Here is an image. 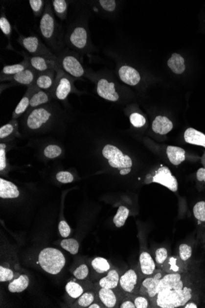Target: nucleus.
Wrapping results in <instances>:
<instances>
[{"label": "nucleus", "instance_id": "f257e3e1", "mask_svg": "<svg viewBox=\"0 0 205 308\" xmlns=\"http://www.w3.org/2000/svg\"><path fill=\"white\" fill-rule=\"evenodd\" d=\"M39 32L45 44L55 55L67 47L64 43V31L55 19L51 2L49 1H46L45 11L40 19Z\"/></svg>", "mask_w": 205, "mask_h": 308}, {"label": "nucleus", "instance_id": "f03ea898", "mask_svg": "<svg viewBox=\"0 0 205 308\" xmlns=\"http://www.w3.org/2000/svg\"><path fill=\"white\" fill-rule=\"evenodd\" d=\"M64 43L67 47L79 54H88L90 41L88 22L83 13L78 14L69 22L64 33Z\"/></svg>", "mask_w": 205, "mask_h": 308}, {"label": "nucleus", "instance_id": "7ed1b4c3", "mask_svg": "<svg viewBox=\"0 0 205 308\" xmlns=\"http://www.w3.org/2000/svg\"><path fill=\"white\" fill-rule=\"evenodd\" d=\"M57 118V111L54 106L47 103L26 113L23 126L31 133L43 132L51 126Z\"/></svg>", "mask_w": 205, "mask_h": 308}, {"label": "nucleus", "instance_id": "20e7f679", "mask_svg": "<svg viewBox=\"0 0 205 308\" xmlns=\"http://www.w3.org/2000/svg\"><path fill=\"white\" fill-rule=\"evenodd\" d=\"M195 300L192 284L185 286L182 289H167L158 293L154 308H183L188 302Z\"/></svg>", "mask_w": 205, "mask_h": 308}, {"label": "nucleus", "instance_id": "39448f33", "mask_svg": "<svg viewBox=\"0 0 205 308\" xmlns=\"http://www.w3.org/2000/svg\"><path fill=\"white\" fill-rule=\"evenodd\" d=\"M60 69L74 78L85 76L87 71L83 64V55L65 47L56 55Z\"/></svg>", "mask_w": 205, "mask_h": 308}, {"label": "nucleus", "instance_id": "423d86ee", "mask_svg": "<svg viewBox=\"0 0 205 308\" xmlns=\"http://www.w3.org/2000/svg\"><path fill=\"white\" fill-rule=\"evenodd\" d=\"M38 261L43 270L52 275L59 274L66 263L62 252L51 247L45 248L40 252Z\"/></svg>", "mask_w": 205, "mask_h": 308}, {"label": "nucleus", "instance_id": "0eeeda50", "mask_svg": "<svg viewBox=\"0 0 205 308\" xmlns=\"http://www.w3.org/2000/svg\"><path fill=\"white\" fill-rule=\"evenodd\" d=\"M102 155L108 160L111 167L119 170L120 175H127L131 172L133 166L132 158L124 155L116 146L107 144L103 148Z\"/></svg>", "mask_w": 205, "mask_h": 308}, {"label": "nucleus", "instance_id": "6e6552de", "mask_svg": "<svg viewBox=\"0 0 205 308\" xmlns=\"http://www.w3.org/2000/svg\"><path fill=\"white\" fill-rule=\"evenodd\" d=\"M76 79L62 69L58 70L54 86L49 91L53 99L65 101L70 94L78 93L74 86Z\"/></svg>", "mask_w": 205, "mask_h": 308}, {"label": "nucleus", "instance_id": "1a4fd4ad", "mask_svg": "<svg viewBox=\"0 0 205 308\" xmlns=\"http://www.w3.org/2000/svg\"><path fill=\"white\" fill-rule=\"evenodd\" d=\"M18 42L31 56L45 57L57 59L56 55L37 36L25 37L20 35Z\"/></svg>", "mask_w": 205, "mask_h": 308}, {"label": "nucleus", "instance_id": "9d476101", "mask_svg": "<svg viewBox=\"0 0 205 308\" xmlns=\"http://www.w3.org/2000/svg\"><path fill=\"white\" fill-rule=\"evenodd\" d=\"M166 273L160 269L157 268L153 275L144 278L141 281L137 294L146 296L150 300L151 308H154L157 295L158 294V286L161 279Z\"/></svg>", "mask_w": 205, "mask_h": 308}, {"label": "nucleus", "instance_id": "9b49d317", "mask_svg": "<svg viewBox=\"0 0 205 308\" xmlns=\"http://www.w3.org/2000/svg\"><path fill=\"white\" fill-rule=\"evenodd\" d=\"M144 183L146 184L156 183L167 188L173 192H177L178 189V183L177 178L173 175L170 170L166 166H161L154 172V175L149 174L146 177Z\"/></svg>", "mask_w": 205, "mask_h": 308}, {"label": "nucleus", "instance_id": "f8f14e48", "mask_svg": "<svg viewBox=\"0 0 205 308\" xmlns=\"http://www.w3.org/2000/svg\"><path fill=\"white\" fill-rule=\"evenodd\" d=\"M190 284L187 273L165 274L159 283L158 293L163 290L182 289Z\"/></svg>", "mask_w": 205, "mask_h": 308}, {"label": "nucleus", "instance_id": "ddd939ff", "mask_svg": "<svg viewBox=\"0 0 205 308\" xmlns=\"http://www.w3.org/2000/svg\"><path fill=\"white\" fill-rule=\"evenodd\" d=\"M24 59L28 62L29 66L38 73L55 70L60 69L57 59L49 58V57L40 56H31L25 52L23 53Z\"/></svg>", "mask_w": 205, "mask_h": 308}, {"label": "nucleus", "instance_id": "4468645a", "mask_svg": "<svg viewBox=\"0 0 205 308\" xmlns=\"http://www.w3.org/2000/svg\"><path fill=\"white\" fill-rule=\"evenodd\" d=\"M141 283L138 273L130 269L120 276L119 286L123 292L128 294H137Z\"/></svg>", "mask_w": 205, "mask_h": 308}, {"label": "nucleus", "instance_id": "2eb2a0df", "mask_svg": "<svg viewBox=\"0 0 205 308\" xmlns=\"http://www.w3.org/2000/svg\"><path fill=\"white\" fill-rule=\"evenodd\" d=\"M38 72L31 67L20 72L15 75L8 77H0V81L9 82L12 85L26 86L27 87L33 85L38 74Z\"/></svg>", "mask_w": 205, "mask_h": 308}, {"label": "nucleus", "instance_id": "dca6fc26", "mask_svg": "<svg viewBox=\"0 0 205 308\" xmlns=\"http://www.w3.org/2000/svg\"><path fill=\"white\" fill-rule=\"evenodd\" d=\"M96 92L100 97L111 102H117L120 98L115 84L105 78H101L96 81Z\"/></svg>", "mask_w": 205, "mask_h": 308}, {"label": "nucleus", "instance_id": "f3484780", "mask_svg": "<svg viewBox=\"0 0 205 308\" xmlns=\"http://www.w3.org/2000/svg\"><path fill=\"white\" fill-rule=\"evenodd\" d=\"M19 122L17 119H11L8 123L3 125L0 128V141L1 143L11 142L16 138L20 137Z\"/></svg>", "mask_w": 205, "mask_h": 308}, {"label": "nucleus", "instance_id": "a211bd4d", "mask_svg": "<svg viewBox=\"0 0 205 308\" xmlns=\"http://www.w3.org/2000/svg\"><path fill=\"white\" fill-rule=\"evenodd\" d=\"M159 269L166 274L187 273V266L178 256H170Z\"/></svg>", "mask_w": 205, "mask_h": 308}, {"label": "nucleus", "instance_id": "6ab92c4d", "mask_svg": "<svg viewBox=\"0 0 205 308\" xmlns=\"http://www.w3.org/2000/svg\"><path fill=\"white\" fill-rule=\"evenodd\" d=\"M56 75L57 71L55 70L39 73L33 85L39 90L50 91L54 86Z\"/></svg>", "mask_w": 205, "mask_h": 308}, {"label": "nucleus", "instance_id": "aec40b11", "mask_svg": "<svg viewBox=\"0 0 205 308\" xmlns=\"http://www.w3.org/2000/svg\"><path fill=\"white\" fill-rule=\"evenodd\" d=\"M118 74L120 80L127 85L137 86L141 81L140 74L134 67L122 66L118 71Z\"/></svg>", "mask_w": 205, "mask_h": 308}, {"label": "nucleus", "instance_id": "412c9836", "mask_svg": "<svg viewBox=\"0 0 205 308\" xmlns=\"http://www.w3.org/2000/svg\"><path fill=\"white\" fill-rule=\"evenodd\" d=\"M139 263L141 273L145 278L153 275L157 270L156 261L148 251L142 252L139 255Z\"/></svg>", "mask_w": 205, "mask_h": 308}, {"label": "nucleus", "instance_id": "4be33fe9", "mask_svg": "<svg viewBox=\"0 0 205 308\" xmlns=\"http://www.w3.org/2000/svg\"><path fill=\"white\" fill-rule=\"evenodd\" d=\"M37 89L33 85L28 87L25 95H23L20 102L18 103L15 110H14L13 115H12V119H18L22 115L25 114L30 107L31 98L35 91L37 90Z\"/></svg>", "mask_w": 205, "mask_h": 308}, {"label": "nucleus", "instance_id": "5701e85b", "mask_svg": "<svg viewBox=\"0 0 205 308\" xmlns=\"http://www.w3.org/2000/svg\"><path fill=\"white\" fill-rule=\"evenodd\" d=\"M52 100L53 98L49 91L37 89V90L35 91L31 98L30 107L26 113L30 112V111L40 107L41 106L46 105L47 103H50Z\"/></svg>", "mask_w": 205, "mask_h": 308}, {"label": "nucleus", "instance_id": "b1692460", "mask_svg": "<svg viewBox=\"0 0 205 308\" xmlns=\"http://www.w3.org/2000/svg\"><path fill=\"white\" fill-rule=\"evenodd\" d=\"M20 196L18 187L13 183L0 179V198L1 199H16Z\"/></svg>", "mask_w": 205, "mask_h": 308}, {"label": "nucleus", "instance_id": "393cba45", "mask_svg": "<svg viewBox=\"0 0 205 308\" xmlns=\"http://www.w3.org/2000/svg\"><path fill=\"white\" fill-rule=\"evenodd\" d=\"M98 298L105 308H113L117 305V297L114 289L100 288L98 292Z\"/></svg>", "mask_w": 205, "mask_h": 308}, {"label": "nucleus", "instance_id": "a878e982", "mask_svg": "<svg viewBox=\"0 0 205 308\" xmlns=\"http://www.w3.org/2000/svg\"><path fill=\"white\" fill-rule=\"evenodd\" d=\"M120 276L116 269H110L107 275L99 281L98 285L100 288L115 289L119 285Z\"/></svg>", "mask_w": 205, "mask_h": 308}, {"label": "nucleus", "instance_id": "bb28decb", "mask_svg": "<svg viewBox=\"0 0 205 308\" xmlns=\"http://www.w3.org/2000/svg\"><path fill=\"white\" fill-rule=\"evenodd\" d=\"M152 127L156 133L165 135L172 131L173 125L172 122L168 118L158 116L154 119Z\"/></svg>", "mask_w": 205, "mask_h": 308}, {"label": "nucleus", "instance_id": "cd10ccee", "mask_svg": "<svg viewBox=\"0 0 205 308\" xmlns=\"http://www.w3.org/2000/svg\"><path fill=\"white\" fill-rule=\"evenodd\" d=\"M184 140L187 143L205 148V134L196 129L189 128L185 130Z\"/></svg>", "mask_w": 205, "mask_h": 308}, {"label": "nucleus", "instance_id": "c85d7f7f", "mask_svg": "<svg viewBox=\"0 0 205 308\" xmlns=\"http://www.w3.org/2000/svg\"><path fill=\"white\" fill-rule=\"evenodd\" d=\"M166 155L172 165L178 166L185 160V151L178 146H168L166 148Z\"/></svg>", "mask_w": 205, "mask_h": 308}, {"label": "nucleus", "instance_id": "c756f323", "mask_svg": "<svg viewBox=\"0 0 205 308\" xmlns=\"http://www.w3.org/2000/svg\"><path fill=\"white\" fill-rule=\"evenodd\" d=\"M30 284V280L26 274H20L14 279L8 285V290L11 293H21L25 290Z\"/></svg>", "mask_w": 205, "mask_h": 308}, {"label": "nucleus", "instance_id": "7c9ffc66", "mask_svg": "<svg viewBox=\"0 0 205 308\" xmlns=\"http://www.w3.org/2000/svg\"><path fill=\"white\" fill-rule=\"evenodd\" d=\"M69 3L70 2L67 0H52L51 1L53 11L60 21H65L67 19Z\"/></svg>", "mask_w": 205, "mask_h": 308}, {"label": "nucleus", "instance_id": "2f4dec72", "mask_svg": "<svg viewBox=\"0 0 205 308\" xmlns=\"http://www.w3.org/2000/svg\"><path fill=\"white\" fill-rule=\"evenodd\" d=\"M29 67H30L25 59H23V61L21 62V63L7 65V66H4L3 69L1 70L0 77H8L15 75V74L25 71Z\"/></svg>", "mask_w": 205, "mask_h": 308}, {"label": "nucleus", "instance_id": "473e14b6", "mask_svg": "<svg viewBox=\"0 0 205 308\" xmlns=\"http://www.w3.org/2000/svg\"><path fill=\"white\" fill-rule=\"evenodd\" d=\"M168 66L176 74H182L185 70L184 58L177 53L173 54L168 60Z\"/></svg>", "mask_w": 205, "mask_h": 308}, {"label": "nucleus", "instance_id": "72a5a7b5", "mask_svg": "<svg viewBox=\"0 0 205 308\" xmlns=\"http://www.w3.org/2000/svg\"><path fill=\"white\" fill-rule=\"evenodd\" d=\"M95 300V293L92 290L86 291L78 298L73 308H88Z\"/></svg>", "mask_w": 205, "mask_h": 308}, {"label": "nucleus", "instance_id": "f704fd0d", "mask_svg": "<svg viewBox=\"0 0 205 308\" xmlns=\"http://www.w3.org/2000/svg\"><path fill=\"white\" fill-rule=\"evenodd\" d=\"M0 28H1L2 32L5 35V37L8 40V49L13 50V48L12 47L11 43V35L13 30H12L11 24L9 23L8 19L7 18L4 11H1V16H0Z\"/></svg>", "mask_w": 205, "mask_h": 308}, {"label": "nucleus", "instance_id": "c9c22d12", "mask_svg": "<svg viewBox=\"0 0 205 308\" xmlns=\"http://www.w3.org/2000/svg\"><path fill=\"white\" fill-rule=\"evenodd\" d=\"M91 265L94 271L98 274L108 273L111 269L109 261L103 257H96L91 261Z\"/></svg>", "mask_w": 205, "mask_h": 308}, {"label": "nucleus", "instance_id": "e433bc0d", "mask_svg": "<svg viewBox=\"0 0 205 308\" xmlns=\"http://www.w3.org/2000/svg\"><path fill=\"white\" fill-rule=\"evenodd\" d=\"M129 209L124 206H120L113 218V223L117 228H121L125 225V221L129 217Z\"/></svg>", "mask_w": 205, "mask_h": 308}, {"label": "nucleus", "instance_id": "4c0bfd02", "mask_svg": "<svg viewBox=\"0 0 205 308\" xmlns=\"http://www.w3.org/2000/svg\"><path fill=\"white\" fill-rule=\"evenodd\" d=\"M65 290L68 295L72 298L78 299L80 296L84 292V288L79 284L70 281L67 284Z\"/></svg>", "mask_w": 205, "mask_h": 308}, {"label": "nucleus", "instance_id": "58836bf2", "mask_svg": "<svg viewBox=\"0 0 205 308\" xmlns=\"http://www.w3.org/2000/svg\"><path fill=\"white\" fill-rule=\"evenodd\" d=\"M60 245L63 249L67 250L72 255H76L78 253L79 244L78 240L74 239H65L62 240Z\"/></svg>", "mask_w": 205, "mask_h": 308}, {"label": "nucleus", "instance_id": "ea45409f", "mask_svg": "<svg viewBox=\"0 0 205 308\" xmlns=\"http://www.w3.org/2000/svg\"><path fill=\"white\" fill-rule=\"evenodd\" d=\"M28 3L36 18L43 16L46 8V1L44 0H30Z\"/></svg>", "mask_w": 205, "mask_h": 308}, {"label": "nucleus", "instance_id": "a19ab883", "mask_svg": "<svg viewBox=\"0 0 205 308\" xmlns=\"http://www.w3.org/2000/svg\"><path fill=\"white\" fill-rule=\"evenodd\" d=\"M62 154V148L58 145H55V144H51V145L46 146L44 151H43V155L45 157L50 159V160L59 157Z\"/></svg>", "mask_w": 205, "mask_h": 308}, {"label": "nucleus", "instance_id": "79ce46f5", "mask_svg": "<svg viewBox=\"0 0 205 308\" xmlns=\"http://www.w3.org/2000/svg\"><path fill=\"white\" fill-rule=\"evenodd\" d=\"M132 299L134 301L136 308H151L150 300L146 296L140 294H132Z\"/></svg>", "mask_w": 205, "mask_h": 308}, {"label": "nucleus", "instance_id": "37998d69", "mask_svg": "<svg viewBox=\"0 0 205 308\" xmlns=\"http://www.w3.org/2000/svg\"><path fill=\"white\" fill-rule=\"evenodd\" d=\"M9 142L0 144V171H5L8 167V161L6 158V151L8 149Z\"/></svg>", "mask_w": 205, "mask_h": 308}, {"label": "nucleus", "instance_id": "c03bdc74", "mask_svg": "<svg viewBox=\"0 0 205 308\" xmlns=\"http://www.w3.org/2000/svg\"><path fill=\"white\" fill-rule=\"evenodd\" d=\"M195 218L200 222H205V201L198 202L193 209Z\"/></svg>", "mask_w": 205, "mask_h": 308}, {"label": "nucleus", "instance_id": "a18cd8bd", "mask_svg": "<svg viewBox=\"0 0 205 308\" xmlns=\"http://www.w3.org/2000/svg\"><path fill=\"white\" fill-rule=\"evenodd\" d=\"M168 250L165 247H160L156 250L155 252V261L157 268L159 269L165 263L168 258Z\"/></svg>", "mask_w": 205, "mask_h": 308}, {"label": "nucleus", "instance_id": "49530a36", "mask_svg": "<svg viewBox=\"0 0 205 308\" xmlns=\"http://www.w3.org/2000/svg\"><path fill=\"white\" fill-rule=\"evenodd\" d=\"M192 247L187 244H182L179 247V257L182 261L186 263L191 258Z\"/></svg>", "mask_w": 205, "mask_h": 308}, {"label": "nucleus", "instance_id": "de8ad7c7", "mask_svg": "<svg viewBox=\"0 0 205 308\" xmlns=\"http://www.w3.org/2000/svg\"><path fill=\"white\" fill-rule=\"evenodd\" d=\"M15 273L11 269L0 266V281L1 283L13 281L15 278Z\"/></svg>", "mask_w": 205, "mask_h": 308}, {"label": "nucleus", "instance_id": "09e8293b", "mask_svg": "<svg viewBox=\"0 0 205 308\" xmlns=\"http://www.w3.org/2000/svg\"><path fill=\"white\" fill-rule=\"evenodd\" d=\"M130 123L137 128H140L144 126L146 122L145 118L138 113H133L130 115Z\"/></svg>", "mask_w": 205, "mask_h": 308}, {"label": "nucleus", "instance_id": "8fccbe9b", "mask_svg": "<svg viewBox=\"0 0 205 308\" xmlns=\"http://www.w3.org/2000/svg\"><path fill=\"white\" fill-rule=\"evenodd\" d=\"M89 273V267L86 264H82L73 271V275L78 280H84L88 278Z\"/></svg>", "mask_w": 205, "mask_h": 308}, {"label": "nucleus", "instance_id": "3c124183", "mask_svg": "<svg viewBox=\"0 0 205 308\" xmlns=\"http://www.w3.org/2000/svg\"><path fill=\"white\" fill-rule=\"evenodd\" d=\"M56 179L61 184H67L74 181V176L70 172L60 171L56 174Z\"/></svg>", "mask_w": 205, "mask_h": 308}, {"label": "nucleus", "instance_id": "603ef678", "mask_svg": "<svg viewBox=\"0 0 205 308\" xmlns=\"http://www.w3.org/2000/svg\"><path fill=\"white\" fill-rule=\"evenodd\" d=\"M98 3L105 11L113 12L116 8V1L114 0H100Z\"/></svg>", "mask_w": 205, "mask_h": 308}, {"label": "nucleus", "instance_id": "864d4df0", "mask_svg": "<svg viewBox=\"0 0 205 308\" xmlns=\"http://www.w3.org/2000/svg\"><path fill=\"white\" fill-rule=\"evenodd\" d=\"M59 231L61 237L66 238L69 237L71 233V228L65 220H61L59 224Z\"/></svg>", "mask_w": 205, "mask_h": 308}, {"label": "nucleus", "instance_id": "5fc2aeb1", "mask_svg": "<svg viewBox=\"0 0 205 308\" xmlns=\"http://www.w3.org/2000/svg\"><path fill=\"white\" fill-rule=\"evenodd\" d=\"M196 179L200 190L205 188V167L200 168L197 170Z\"/></svg>", "mask_w": 205, "mask_h": 308}, {"label": "nucleus", "instance_id": "6e6d98bb", "mask_svg": "<svg viewBox=\"0 0 205 308\" xmlns=\"http://www.w3.org/2000/svg\"><path fill=\"white\" fill-rule=\"evenodd\" d=\"M120 308H136L134 304V301L131 298L128 297L122 300L121 303L119 306Z\"/></svg>", "mask_w": 205, "mask_h": 308}, {"label": "nucleus", "instance_id": "4d7b16f0", "mask_svg": "<svg viewBox=\"0 0 205 308\" xmlns=\"http://www.w3.org/2000/svg\"><path fill=\"white\" fill-rule=\"evenodd\" d=\"M183 308H197L199 306L197 304L194 300H190L185 304Z\"/></svg>", "mask_w": 205, "mask_h": 308}, {"label": "nucleus", "instance_id": "13d9d810", "mask_svg": "<svg viewBox=\"0 0 205 308\" xmlns=\"http://www.w3.org/2000/svg\"><path fill=\"white\" fill-rule=\"evenodd\" d=\"M105 308V306L103 305V304L100 305V304H99L98 302H95V301H94V302L92 303V304H91L88 307V308Z\"/></svg>", "mask_w": 205, "mask_h": 308}, {"label": "nucleus", "instance_id": "bf43d9fd", "mask_svg": "<svg viewBox=\"0 0 205 308\" xmlns=\"http://www.w3.org/2000/svg\"><path fill=\"white\" fill-rule=\"evenodd\" d=\"M202 163L203 166H204V167H205V152L204 154V155H203L202 157Z\"/></svg>", "mask_w": 205, "mask_h": 308}]
</instances>
